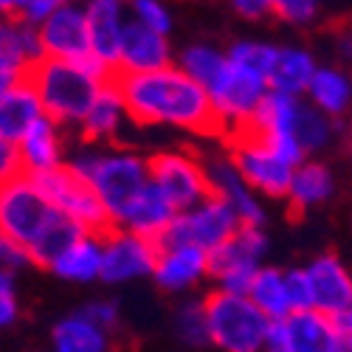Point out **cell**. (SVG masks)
Returning a JSON list of instances; mask_svg holds the SVG:
<instances>
[{
  "label": "cell",
  "mask_w": 352,
  "mask_h": 352,
  "mask_svg": "<svg viewBox=\"0 0 352 352\" xmlns=\"http://www.w3.org/2000/svg\"><path fill=\"white\" fill-rule=\"evenodd\" d=\"M54 352H107L110 349V333L96 327L94 321L74 313L63 318L54 327Z\"/></svg>",
  "instance_id": "obj_27"
},
{
  "label": "cell",
  "mask_w": 352,
  "mask_h": 352,
  "mask_svg": "<svg viewBox=\"0 0 352 352\" xmlns=\"http://www.w3.org/2000/svg\"><path fill=\"white\" fill-rule=\"evenodd\" d=\"M20 82H23L20 76H12V74H6V71H0V96L9 94L12 87H14V85H20Z\"/></svg>",
  "instance_id": "obj_46"
},
{
  "label": "cell",
  "mask_w": 352,
  "mask_h": 352,
  "mask_svg": "<svg viewBox=\"0 0 352 352\" xmlns=\"http://www.w3.org/2000/svg\"><path fill=\"white\" fill-rule=\"evenodd\" d=\"M23 175V164H20V153H17V144L0 138V186L9 184L12 178Z\"/></svg>",
  "instance_id": "obj_42"
},
{
  "label": "cell",
  "mask_w": 352,
  "mask_h": 352,
  "mask_svg": "<svg viewBox=\"0 0 352 352\" xmlns=\"http://www.w3.org/2000/svg\"><path fill=\"white\" fill-rule=\"evenodd\" d=\"M310 96L313 102L318 104L321 113H330V116H338L346 110L349 99H352V85L344 74L338 71H330V68H321L313 74L310 79Z\"/></svg>",
  "instance_id": "obj_30"
},
{
  "label": "cell",
  "mask_w": 352,
  "mask_h": 352,
  "mask_svg": "<svg viewBox=\"0 0 352 352\" xmlns=\"http://www.w3.org/2000/svg\"><path fill=\"white\" fill-rule=\"evenodd\" d=\"M20 316V305H17V290H14V274L0 268V330L14 324Z\"/></svg>",
  "instance_id": "obj_39"
},
{
  "label": "cell",
  "mask_w": 352,
  "mask_h": 352,
  "mask_svg": "<svg viewBox=\"0 0 352 352\" xmlns=\"http://www.w3.org/2000/svg\"><path fill=\"white\" fill-rule=\"evenodd\" d=\"M341 338H338V352H352V336H346V333H338Z\"/></svg>",
  "instance_id": "obj_48"
},
{
  "label": "cell",
  "mask_w": 352,
  "mask_h": 352,
  "mask_svg": "<svg viewBox=\"0 0 352 352\" xmlns=\"http://www.w3.org/2000/svg\"><path fill=\"white\" fill-rule=\"evenodd\" d=\"M51 217V203L40 195L28 175H17V178L0 186V234L28 248Z\"/></svg>",
  "instance_id": "obj_10"
},
{
  "label": "cell",
  "mask_w": 352,
  "mask_h": 352,
  "mask_svg": "<svg viewBox=\"0 0 352 352\" xmlns=\"http://www.w3.org/2000/svg\"><path fill=\"white\" fill-rule=\"evenodd\" d=\"M209 274V254L195 245H158V259L153 268V279L158 287L178 293L197 285Z\"/></svg>",
  "instance_id": "obj_17"
},
{
  "label": "cell",
  "mask_w": 352,
  "mask_h": 352,
  "mask_svg": "<svg viewBox=\"0 0 352 352\" xmlns=\"http://www.w3.org/2000/svg\"><path fill=\"white\" fill-rule=\"evenodd\" d=\"M237 228H240V220L231 212V206L212 195L200 206L175 217L166 234L158 240V245H195L200 251L212 254L223 248L237 234Z\"/></svg>",
  "instance_id": "obj_7"
},
{
  "label": "cell",
  "mask_w": 352,
  "mask_h": 352,
  "mask_svg": "<svg viewBox=\"0 0 352 352\" xmlns=\"http://www.w3.org/2000/svg\"><path fill=\"white\" fill-rule=\"evenodd\" d=\"M338 45H341V54L346 56V60H352V32L341 34V37H338Z\"/></svg>",
  "instance_id": "obj_47"
},
{
  "label": "cell",
  "mask_w": 352,
  "mask_h": 352,
  "mask_svg": "<svg viewBox=\"0 0 352 352\" xmlns=\"http://www.w3.org/2000/svg\"><path fill=\"white\" fill-rule=\"evenodd\" d=\"M333 192V178L330 169L321 164H302L293 169V181L287 189L290 200V217H302L307 209H313L316 203L327 200Z\"/></svg>",
  "instance_id": "obj_23"
},
{
  "label": "cell",
  "mask_w": 352,
  "mask_h": 352,
  "mask_svg": "<svg viewBox=\"0 0 352 352\" xmlns=\"http://www.w3.org/2000/svg\"><path fill=\"white\" fill-rule=\"evenodd\" d=\"M172 65V48L164 34H155L141 23L130 20L124 25L119 68L116 74H153Z\"/></svg>",
  "instance_id": "obj_16"
},
{
  "label": "cell",
  "mask_w": 352,
  "mask_h": 352,
  "mask_svg": "<svg viewBox=\"0 0 352 352\" xmlns=\"http://www.w3.org/2000/svg\"><path fill=\"white\" fill-rule=\"evenodd\" d=\"M68 166L91 184L113 228L122 220L130 203L150 184L146 158H138L135 153H85L74 158Z\"/></svg>",
  "instance_id": "obj_3"
},
{
  "label": "cell",
  "mask_w": 352,
  "mask_h": 352,
  "mask_svg": "<svg viewBox=\"0 0 352 352\" xmlns=\"http://www.w3.org/2000/svg\"><path fill=\"white\" fill-rule=\"evenodd\" d=\"M82 228L76 223H71L68 217H63L60 212H54V217L48 220V226L34 237V243L28 245V256H32V265L40 268H54V262L60 259L79 237Z\"/></svg>",
  "instance_id": "obj_26"
},
{
  "label": "cell",
  "mask_w": 352,
  "mask_h": 352,
  "mask_svg": "<svg viewBox=\"0 0 352 352\" xmlns=\"http://www.w3.org/2000/svg\"><path fill=\"white\" fill-rule=\"evenodd\" d=\"M333 321H336V327H338V333H352V305L346 307V313L336 316Z\"/></svg>",
  "instance_id": "obj_45"
},
{
  "label": "cell",
  "mask_w": 352,
  "mask_h": 352,
  "mask_svg": "<svg viewBox=\"0 0 352 352\" xmlns=\"http://www.w3.org/2000/svg\"><path fill=\"white\" fill-rule=\"evenodd\" d=\"M316 74L313 56L307 51L299 48H279L276 63L268 74V87L274 94H285V96H296L310 87V79Z\"/></svg>",
  "instance_id": "obj_25"
},
{
  "label": "cell",
  "mask_w": 352,
  "mask_h": 352,
  "mask_svg": "<svg viewBox=\"0 0 352 352\" xmlns=\"http://www.w3.org/2000/svg\"><path fill=\"white\" fill-rule=\"evenodd\" d=\"M262 352H290L285 321H271L268 336H265V346H262Z\"/></svg>",
  "instance_id": "obj_44"
},
{
  "label": "cell",
  "mask_w": 352,
  "mask_h": 352,
  "mask_svg": "<svg viewBox=\"0 0 352 352\" xmlns=\"http://www.w3.org/2000/svg\"><path fill=\"white\" fill-rule=\"evenodd\" d=\"M43 60H60L87 65L96 63L91 54V34H87V14L85 6L60 3L54 14L37 28Z\"/></svg>",
  "instance_id": "obj_11"
},
{
  "label": "cell",
  "mask_w": 352,
  "mask_h": 352,
  "mask_svg": "<svg viewBox=\"0 0 352 352\" xmlns=\"http://www.w3.org/2000/svg\"><path fill=\"white\" fill-rule=\"evenodd\" d=\"M124 102L127 119L150 127L169 124L200 135H223V124L203 87L178 65L153 74H116L110 79Z\"/></svg>",
  "instance_id": "obj_1"
},
{
  "label": "cell",
  "mask_w": 352,
  "mask_h": 352,
  "mask_svg": "<svg viewBox=\"0 0 352 352\" xmlns=\"http://www.w3.org/2000/svg\"><path fill=\"white\" fill-rule=\"evenodd\" d=\"M226 63H228V56L223 51L212 48V45H189L181 54L178 68L189 79H195L203 91H209V87L214 85V79L220 76V71L226 68Z\"/></svg>",
  "instance_id": "obj_31"
},
{
  "label": "cell",
  "mask_w": 352,
  "mask_h": 352,
  "mask_svg": "<svg viewBox=\"0 0 352 352\" xmlns=\"http://www.w3.org/2000/svg\"><path fill=\"white\" fill-rule=\"evenodd\" d=\"M43 107L37 94L32 91V85L25 79L20 85H14L9 94L0 96V138H6L12 144H17L28 130L37 124V119H43Z\"/></svg>",
  "instance_id": "obj_22"
},
{
  "label": "cell",
  "mask_w": 352,
  "mask_h": 352,
  "mask_svg": "<svg viewBox=\"0 0 352 352\" xmlns=\"http://www.w3.org/2000/svg\"><path fill=\"white\" fill-rule=\"evenodd\" d=\"M25 265H32V256H28V248L20 245L17 240L6 237V234H0V268L14 274Z\"/></svg>",
  "instance_id": "obj_40"
},
{
  "label": "cell",
  "mask_w": 352,
  "mask_h": 352,
  "mask_svg": "<svg viewBox=\"0 0 352 352\" xmlns=\"http://www.w3.org/2000/svg\"><path fill=\"white\" fill-rule=\"evenodd\" d=\"M34 181V186L40 189V195L51 203L54 212H60L63 217H68L71 223H76L85 234H107L113 228L102 200L96 197V192L91 189L82 175H76L68 164L56 166L51 172H40V175H28Z\"/></svg>",
  "instance_id": "obj_5"
},
{
  "label": "cell",
  "mask_w": 352,
  "mask_h": 352,
  "mask_svg": "<svg viewBox=\"0 0 352 352\" xmlns=\"http://www.w3.org/2000/svg\"><path fill=\"white\" fill-rule=\"evenodd\" d=\"M285 285H287L290 313H307V310H313V287H310L307 271H287L285 274Z\"/></svg>",
  "instance_id": "obj_37"
},
{
  "label": "cell",
  "mask_w": 352,
  "mask_h": 352,
  "mask_svg": "<svg viewBox=\"0 0 352 352\" xmlns=\"http://www.w3.org/2000/svg\"><path fill=\"white\" fill-rule=\"evenodd\" d=\"M153 186L169 200V206L184 214L212 197V186L206 178L203 161L189 153H158L146 158Z\"/></svg>",
  "instance_id": "obj_8"
},
{
  "label": "cell",
  "mask_w": 352,
  "mask_h": 352,
  "mask_svg": "<svg viewBox=\"0 0 352 352\" xmlns=\"http://www.w3.org/2000/svg\"><path fill=\"white\" fill-rule=\"evenodd\" d=\"M178 217L169 206V200L153 186V181L144 186V192L130 203L127 212L122 214V220L116 223V228H124V231H133L144 240H153L158 245V240L166 234V228L172 226V220Z\"/></svg>",
  "instance_id": "obj_18"
},
{
  "label": "cell",
  "mask_w": 352,
  "mask_h": 352,
  "mask_svg": "<svg viewBox=\"0 0 352 352\" xmlns=\"http://www.w3.org/2000/svg\"><path fill=\"white\" fill-rule=\"evenodd\" d=\"M51 271L63 279H71V282L102 279V237H96V234H82V237L54 262Z\"/></svg>",
  "instance_id": "obj_24"
},
{
  "label": "cell",
  "mask_w": 352,
  "mask_h": 352,
  "mask_svg": "<svg viewBox=\"0 0 352 352\" xmlns=\"http://www.w3.org/2000/svg\"><path fill=\"white\" fill-rule=\"evenodd\" d=\"M133 12H135V23H141L144 28H150L155 34H169L172 28V17L166 12V6H161L158 0H135L133 3Z\"/></svg>",
  "instance_id": "obj_36"
},
{
  "label": "cell",
  "mask_w": 352,
  "mask_h": 352,
  "mask_svg": "<svg viewBox=\"0 0 352 352\" xmlns=\"http://www.w3.org/2000/svg\"><path fill=\"white\" fill-rule=\"evenodd\" d=\"M290 352H338V327L336 321L318 310L293 313L285 318Z\"/></svg>",
  "instance_id": "obj_21"
},
{
  "label": "cell",
  "mask_w": 352,
  "mask_h": 352,
  "mask_svg": "<svg viewBox=\"0 0 352 352\" xmlns=\"http://www.w3.org/2000/svg\"><path fill=\"white\" fill-rule=\"evenodd\" d=\"M349 144H352V141H349Z\"/></svg>",
  "instance_id": "obj_50"
},
{
  "label": "cell",
  "mask_w": 352,
  "mask_h": 352,
  "mask_svg": "<svg viewBox=\"0 0 352 352\" xmlns=\"http://www.w3.org/2000/svg\"><path fill=\"white\" fill-rule=\"evenodd\" d=\"M307 279L313 287V310L330 318L346 313V307L352 305V276L336 254L316 256L307 268Z\"/></svg>",
  "instance_id": "obj_15"
},
{
  "label": "cell",
  "mask_w": 352,
  "mask_h": 352,
  "mask_svg": "<svg viewBox=\"0 0 352 352\" xmlns=\"http://www.w3.org/2000/svg\"><path fill=\"white\" fill-rule=\"evenodd\" d=\"M203 169H206L212 195L220 197L223 203H228L231 212L237 214L240 226L259 228L262 223H265V212H262V206L256 203L254 192L240 178V172L234 169L231 158H206V161H203Z\"/></svg>",
  "instance_id": "obj_14"
},
{
  "label": "cell",
  "mask_w": 352,
  "mask_h": 352,
  "mask_svg": "<svg viewBox=\"0 0 352 352\" xmlns=\"http://www.w3.org/2000/svg\"><path fill=\"white\" fill-rule=\"evenodd\" d=\"M226 144L231 150L228 158L248 189H256L268 197H287V189L293 181V166L282 161L271 146H265L248 130H231L226 135Z\"/></svg>",
  "instance_id": "obj_6"
},
{
  "label": "cell",
  "mask_w": 352,
  "mask_h": 352,
  "mask_svg": "<svg viewBox=\"0 0 352 352\" xmlns=\"http://www.w3.org/2000/svg\"><path fill=\"white\" fill-rule=\"evenodd\" d=\"M87 14V34H91V54L94 60L116 76L119 68V51L124 37V9L116 0H94L85 6Z\"/></svg>",
  "instance_id": "obj_13"
},
{
  "label": "cell",
  "mask_w": 352,
  "mask_h": 352,
  "mask_svg": "<svg viewBox=\"0 0 352 352\" xmlns=\"http://www.w3.org/2000/svg\"><path fill=\"white\" fill-rule=\"evenodd\" d=\"M248 299L251 305L265 316L268 321H285L290 313L287 302V285H285V271L276 268H259L248 287Z\"/></svg>",
  "instance_id": "obj_28"
},
{
  "label": "cell",
  "mask_w": 352,
  "mask_h": 352,
  "mask_svg": "<svg viewBox=\"0 0 352 352\" xmlns=\"http://www.w3.org/2000/svg\"><path fill=\"white\" fill-rule=\"evenodd\" d=\"M56 6H60L56 0H12L9 20H14L20 25H28V28H40L54 14Z\"/></svg>",
  "instance_id": "obj_35"
},
{
  "label": "cell",
  "mask_w": 352,
  "mask_h": 352,
  "mask_svg": "<svg viewBox=\"0 0 352 352\" xmlns=\"http://www.w3.org/2000/svg\"><path fill=\"white\" fill-rule=\"evenodd\" d=\"M274 14L293 25H307L318 14V3L313 0H274Z\"/></svg>",
  "instance_id": "obj_38"
},
{
  "label": "cell",
  "mask_w": 352,
  "mask_h": 352,
  "mask_svg": "<svg viewBox=\"0 0 352 352\" xmlns=\"http://www.w3.org/2000/svg\"><path fill=\"white\" fill-rule=\"evenodd\" d=\"M276 54H279V48H274V45L254 43V40H240V43H234L228 48L226 56L231 63H237V65H243V68H248V71L268 79V74H271V68L276 63Z\"/></svg>",
  "instance_id": "obj_33"
},
{
  "label": "cell",
  "mask_w": 352,
  "mask_h": 352,
  "mask_svg": "<svg viewBox=\"0 0 352 352\" xmlns=\"http://www.w3.org/2000/svg\"><path fill=\"white\" fill-rule=\"evenodd\" d=\"M40 60L43 51H40L37 28L0 17V71L25 79V74Z\"/></svg>",
  "instance_id": "obj_20"
},
{
  "label": "cell",
  "mask_w": 352,
  "mask_h": 352,
  "mask_svg": "<svg viewBox=\"0 0 352 352\" xmlns=\"http://www.w3.org/2000/svg\"><path fill=\"white\" fill-rule=\"evenodd\" d=\"M234 12L248 17V20H262L265 14H274V3L271 0H237Z\"/></svg>",
  "instance_id": "obj_43"
},
{
  "label": "cell",
  "mask_w": 352,
  "mask_h": 352,
  "mask_svg": "<svg viewBox=\"0 0 352 352\" xmlns=\"http://www.w3.org/2000/svg\"><path fill=\"white\" fill-rule=\"evenodd\" d=\"M60 124H54L48 116L37 119V124L17 141V153L23 164V175H40L63 166V144H60Z\"/></svg>",
  "instance_id": "obj_19"
},
{
  "label": "cell",
  "mask_w": 352,
  "mask_h": 352,
  "mask_svg": "<svg viewBox=\"0 0 352 352\" xmlns=\"http://www.w3.org/2000/svg\"><path fill=\"white\" fill-rule=\"evenodd\" d=\"M209 344L223 352H262L271 321L262 316L248 296L214 290L203 299Z\"/></svg>",
  "instance_id": "obj_4"
},
{
  "label": "cell",
  "mask_w": 352,
  "mask_h": 352,
  "mask_svg": "<svg viewBox=\"0 0 352 352\" xmlns=\"http://www.w3.org/2000/svg\"><path fill=\"white\" fill-rule=\"evenodd\" d=\"M110 79L113 74L99 63L76 65L60 60H40L25 74V82L32 85L43 113L54 124H82L99 91Z\"/></svg>",
  "instance_id": "obj_2"
},
{
  "label": "cell",
  "mask_w": 352,
  "mask_h": 352,
  "mask_svg": "<svg viewBox=\"0 0 352 352\" xmlns=\"http://www.w3.org/2000/svg\"><path fill=\"white\" fill-rule=\"evenodd\" d=\"M79 316H85L87 321H94V324L102 327L104 333L116 330V324H119V307H116L113 302H91V305H85L79 310Z\"/></svg>",
  "instance_id": "obj_41"
},
{
  "label": "cell",
  "mask_w": 352,
  "mask_h": 352,
  "mask_svg": "<svg viewBox=\"0 0 352 352\" xmlns=\"http://www.w3.org/2000/svg\"><path fill=\"white\" fill-rule=\"evenodd\" d=\"M158 259V245L133 231L110 228L102 234V279L110 285L150 276Z\"/></svg>",
  "instance_id": "obj_12"
},
{
  "label": "cell",
  "mask_w": 352,
  "mask_h": 352,
  "mask_svg": "<svg viewBox=\"0 0 352 352\" xmlns=\"http://www.w3.org/2000/svg\"><path fill=\"white\" fill-rule=\"evenodd\" d=\"M175 333L189 346L209 344V327H206V310L203 302H186L175 313Z\"/></svg>",
  "instance_id": "obj_34"
},
{
  "label": "cell",
  "mask_w": 352,
  "mask_h": 352,
  "mask_svg": "<svg viewBox=\"0 0 352 352\" xmlns=\"http://www.w3.org/2000/svg\"><path fill=\"white\" fill-rule=\"evenodd\" d=\"M293 138L302 146V153H310V150H318L324 146L330 133H333V124L327 122V116L310 107V104H302L296 102V113H293Z\"/></svg>",
  "instance_id": "obj_32"
},
{
  "label": "cell",
  "mask_w": 352,
  "mask_h": 352,
  "mask_svg": "<svg viewBox=\"0 0 352 352\" xmlns=\"http://www.w3.org/2000/svg\"><path fill=\"white\" fill-rule=\"evenodd\" d=\"M124 102L119 96V91H116V85L107 82L96 102L91 104V110H87V116L82 119V135L87 141H102V138H110L119 133V124L124 119Z\"/></svg>",
  "instance_id": "obj_29"
},
{
  "label": "cell",
  "mask_w": 352,
  "mask_h": 352,
  "mask_svg": "<svg viewBox=\"0 0 352 352\" xmlns=\"http://www.w3.org/2000/svg\"><path fill=\"white\" fill-rule=\"evenodd\" d=\"M268 91L271 87H268L265 76H259V74L228 60L206 94L212 99V107L217 113L223 130L231 133L234 127H240L251 119L254 110L259 107V102L265 99ZM226 133H223V138H226Z\"/></svg>",
  "instance_id": "obj_9"
},
{
  "label": "cell",
  "mask_w": 352,
  "mask_h": 352,
  "mask_svg": "<svg viewBox=\"0 0 352 352\" xmlns=\"http://www.w3.org/2000/svg\"><path fill=\"white\" fill-rule=\"evenodd\" d=\"M346 336H352V333H346Z\"/></svg>",
  "instance_id": "obj_49"
}]
</instances>
